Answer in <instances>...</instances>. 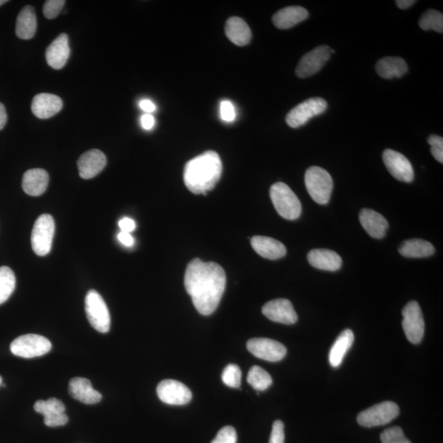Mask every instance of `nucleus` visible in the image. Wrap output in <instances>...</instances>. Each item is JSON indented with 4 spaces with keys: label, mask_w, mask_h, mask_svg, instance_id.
I'll return each mask as SVG.
<instances>
[{
    "label": "nucleus",
    "mask_w": 443,
    "mask_h": 443,
    "mask_svg": "<svg viewBox=\"0 0 443 443\" xmlns=\"http://www.w3.org/2000/svg\"><path fill=\"white\" fill-rule=\"evenodd\" d=\"M284 424L281 420H276L271 432L269 443H284Z\"/></svg>",
    "instance_id": "ea45409f"
},
{
    "label": "nucleus",
    "mask_w": 443,
    "mask_h": 443,
    "mask_svg": "<svg viewBox=\"0 0 443 443\" xmlns=\"http://www.w3.org/2000/svg\"><path fill=\"white\" fill-rule=\"evenodd\" d=\"M55 231V223L51 215L45 213L36 220L31 232V247L39 257H45L50 252Z\"/></svg>",
    "instance_id": "423d86ee"
},
{
    "label": "nucleus",
    "mask_w": 443,
    "mask_h": 443,
    "mask_svg": "<svg viewBox=\"0 0 443 443\" xmlns=\"http://www.w3.org/2000/svg\"><path fill=\"white\" fill-rule=\"evenodd\" d=\"M227 38L233 44L245 46L252 40V31L245 21L238 17H232L227 21L225 26Z\"/></svg>",
    "instance_id": "a878e982"
},
{
    "label": "nucleus",
    "mask_w": 443,
    "mask_h": 443,
    "mask_svg": "<svg viewBox=\"0 0 443 443\" xmlns=\"http://www.w3.org/2000/svg\"><path fill=\"white\" fill-rule=\"evenodd\" d=\"M419 25L424 30H432L437 33H443V15L434 9L425 12L420 19Z\"/></svg>",
    "instance_id": "473e14b6"
},
{
    "label": "nucleus",
    "mask_w": 443,
    "mask_h": 443,
    "mask_svg": "<svg viewBox=\"0 0 443 443\" xmlns=\"http://www.w3.org/2000/svg\"><path fill=\"white\" fill-rule=\"evenodd\" d=\"M247 382L252 386L254 389L264 391L273 383V379L270 374L262 367L253 366L249 369Z\"/></svg>",
    "instance_id": "2f4dec72"
},
{
    "label": "nucleus",
    "mask_w": 443,
    "mask_h": 443,
    "mask_svg": "<svg viewBox=\"0 0 443 443\" xmlns=\"http://www.w3.org/2000/svg\"><path fill=\"white\" fill-rule=\"evenodd\" d=\"M106 164V156L96 149L87 151L77 160L78 170L83 179H93L103 171Z\"/></svg>",
    "instance_id": "f3484780"
},
{
    "label": "nucleus",
    "mask_w": 443,
    "mask_h": 443,
    "mask_svg": "<svg viewBox=\"0 0 443 443\" xmlns=\"http://www.w3.org/2000/svg\"><path fill=\"white\" fill-rule=\"evenodd\" d=\"M400 414L399 406L393 401H384L362 411L357 416L359 425L373 428L383 426L392 422Z\"/></svg>",
    "instance_id": "0eeeda50"
},
{
    "label": "nucleus",
    "mask_w": 443,
    "mask_h": 443,
    "mask_svg": "<svg viewBox=\"0 0 443 443\" xmlns=\"http://www.w3.org/2000/svg\"><path fill=\"white\" fill-rule=\"evenodd\" d=\"M307 258L313 267L331 272L340 269L342 264L340 255L327 249H312Z\"/></svg>",
    "instance_id": "412c9836"
},
{
    "label": "nucleus",
    "mask_w": 443,
    "mask_h": 443,
    "mask_svg": "<svg viewBox=\"0 0 443 443\" xmlns=\"http://www.w3.org/2000/svg\"><path fill=\"white\" fill-rule=\"evenodd\" d=\"M359 222L369 235L375 239L383 238L389 227L382 215L369 208H363L359 213Z\"/></svg>",
    "instance_id": "aec40b11"
},
{
    "label": "nucleus",
    "mask_w": 443,
    "mask_h": 443,
    "mask_svg": "<svg viewBox=\"0 0 443 443\" xmlns=\"http://www.w3.org/2000/svg\"><path fill=\"white\" fill-rule=\"evenodd\" d=\"M51 348L50 341L38 335L20 336L10 346V350L15 356L27 359L44 356Z\"/></svg>",
    "instance_id": "1a4fd4ad"
},
{
    "label": "nucleus",
    "mask_w": 443,
    "mask_h": 443,
    "mask_svg": "<svg viewBox=\"0 0 443 443\" xmlns=\"http://www.w3.org/2000/svg\"><path fill=\"white\" fill-rule=\"evenodd\" d=\"M62 108L61 98L53 94H39L34 97L31 103V111L35 117L40 119H47L56 116Z\"/></svg>",
    "instance_id": "6ab92c4d"
},
{
    "label": "nucleus",
    "mask_w": 443,
    "mask_h": 443,
    "mask_svg": "<svg viewBox=\"0 0 443 443\" xmlns=\"http://www.w3.org/2000/svg\"><path fill=\"white\" fill-rule=\"evenodd\" d=\"M399 252L406 258H425L434 254L435 248L425 240L410 239L401 244Z\"/></svg>",
    "instance_id": "c756f323"
},
{
    "label": "nucleus",
    "mask_w": 443,
    "mask_h": 443,
    "mask_svg": "<svg viewBox=\"0 0 443 443\" xmlns=\"http://www.w3.org/2000/svg\"><path fill=\"white\" fill-rule=\"evenodd\" d=\"M140 124L145 130H151L155 127V119L150 113H145L140 118Z\"/></svg>",
    "instance_id": "79ce46f5"
},
{
    "label": "nucleus",
    "mask_w": 443,
    "mask_h": 443,
    "mask_svg": "<svg viewBox=\"0 0 443 443\" xmlns=\"http://www.w3.org/2000/svg\"><path fill=\"white\" fill-rule=\"evenodd\" d=\"M85 309L89 322L96 330L106 333L111 330V315L102 296L95 290L88 291Z\"/></svg>",
    "instance_id": "39448f33"
},
{
    "label": "nucleus",
    "mask_w": 443,
    "mask_h": 443,
    "mask_svg": "<svg viewBox=\"0 0 443 443\" xmlns=\"http://www.w3.org/2000/svg\"><path fill=\"white\" fill-rule=\"evenodd\" d=\"M327 108V103L323 98L309 99L298 104L288 113L286 122L291 128L304 126L312 118L321 116Z\"/></svg>",
    "instance_id": "6e6552de"
},
{
    "label": "nucleus",
    "mask_w": 443,
    "mask_h": 443,
    "mask_svg": "<svg viewBox=\"0 0 443 443\" xmlns=\"http://www.w3.org/2000/svg\"><path fill=\"white\" fill-rule=\"evenodd\" d=\"M309 13L304 8L291 6L279 10L273 17L276 28L281 30L293 28L294 26L308 18Z\"/></svg>",
    "instance_id": "393cba45"
},
{
    "label": "nucleus",
    "mask_w": 443,
    "mask_h": 443,
    "mask_svg": "<svg viewBox=\"0 0 443 443\" xmlns=\"http://www.w3.org/2000/svg\"><path fill=\"white\" fill-rule=\"evenodd\" d=\"M157 395L164 403L172 405H184L189 403L192 398L191 390L181 382L166 379L157 387Z\"/></svg>",
    "instance_id": "ddd939ff"
},
{
    "label": "nucleus",
    "mask_w": 443,
    "mask_h": 443,
    "mask_svg": "<svg viewBox=\"0 0 443 443\" xmlns=\"http://www.w3.org/2000/svg\"><path fill=\"white\" fill-rule=\"evenodd\" d=\"M118 225L121 228V232H132L135 228V222L130 218H123V220L119 221Z\"/></svg>",
    "instance_id": "a19ab883"
},
{
    "label": "nucleus",
    "mask_w": 443,
    "mask_h": 443,
    "mask_svg": "<svg viewBox=\"0 0 443 443\" xmlns=\"http://www.w3.org/2000/svg\"><path fill=\"white\" fill-rule=\"evenodd\" d=\"M431 145V153L437 161L443 164V138L437 135H431L428 139Z\"/></svg>",
    "instance_id": "4c0bfd02"
},
{
    "label": "nucleus",
    "mask_w": 443,
    "mask_h": 443,
    "mask_svg": "<svg viewBox=\"0 0 443 443\" xmlns=\"http://www.w3.org/2000/svg\"><path fill=\"white\" fill-rule=\"evenodd\" d=\"M2 384H3V378L1 376H0V387H1Z\"/></svg>",
    "instance_id": "09e8293b"
},
{
    "label": "nucleus",
    "mask_w": 443,
    "mask_h": 443,
    "mask_svg": "<svg viewBox=\"0 0 443 443\" xmlns=\"http://www.w3.org/2000/svg\"><path fill=\"white\" fill-rule=\"evenodd\" d=\"M70 56L69 36L62 33L52 43L46 50L47 64L54 69H61L65 66Z\"/></svg>",
    "instance_id": "a211bd4d"
},
{
    "label": "nucleus",
    "mask_w": 443,
    "mask_h": 443,
    "mask_svg": "<svg viewBox=\"0 0 443 443\" xmlns=\"http://www.w3.org/2000/svg\"><path fill=\"white\" fill-rule=\"evenodd\" d=\"M403 327L406 338L413 344L423 340L425 324L420 306L415 301H410L403 310Z\"/></svg>",
    "instance_id": "9d476101"
},
{
    "label": "nucleus",
    "mask_w": 443,
    "mask_h": 443,
    "mask_svg": "<svg viewBox=\"0 0 443 443\" xmlns=\"http://www.w3.org/2000/svg\"><path fill=\"white\" fill-rule=\"evenodd\" d=\"M118 238L124 246L128 247H131L134 244V239L132 237L131 234L128 232H121L118 234Z\"/></svg>",
    "instance_id": "37998d69"
},
{
    "label": "nucleus",
    "mask_w": 443,
    "mask_h": 443,
    "mask_svg": "<svg viewBox=\"0 0 443 443\" xmlns=\"http://www.w3.org/2000/svg\"><path fill=\"white\" fill-rule=\"evenodd\" d=\"M383 159L386 168L396 179L408 184L414 180L413 166L403 154L388 149L384 150Z\"/></svg>",
    "instance_id": "4468645a"
},
{
    "label": "nucleus",
    "mask_w": 443,
    "mask_h": 443,
    "mask_svg": "<svg viewBox=\"0 0 443 443\" xmlns=\"http://www.w3.org/2000/svg\"><path fill=\"white\" fill-rule=\"evenodd\" d=\"M50 177L44 169H30L23 175V189L28 195L39 196L43 195L49 185Z\"/></svg>",
    "instance_id": "b1692460"
},
{
    "label": "nucleus",
    "mask_w": 443,
    "mask_h": 443,
    "mask_svg": "<svg viewBox=\"0 0 443 443\" xmlns=\"http://www.w3.org/2000/svg\"><path fill=\"white\" fill-rule=\"evenodd\" d=\"M354 340V333L350 330L343 331L338 336L330 349V357H328V361H330L332 367L337 368L341 366L344 357L352 346Z\"/></svg>",
    "instance_id": "c85d7f7f"
},
{
    "label": "nucleus",
    "mask_w": 443,
    "mask_h": 443,
    "mask_svg": "<svg viewBox=\"0 0 443 443\" xmlns=\"http://www.w3.org/2000/svg\"><path fill=\"white\" fill-rule=\"evenodd\" d=\"M140 108L147 113H151L156 111L155 104L150 100H143L139 103Z\"/></svg>",
    "instance_id": "c03bdc74"
},
{
    "label": "nucleus",
    "mask_w": 443,
    "mask_h": 443,
    "mask_svg": "<svg viewBox=\"0 0 443 443\" xmlns=\"http://www.w3.org/2000/svg\"><path fill=\"white\" fill-rule=\"evenodd\" d=\"M335 53L330 46L321 45L311 50L301 59L296 67V74L300 78H306L319 72L322 67Z\"/></svg>",
    "instance_id": "9b49d317"
},
{
    "label": "nucleus",
    "mask_w": 443,
    "mask_h": 443,
    "mask_svg": "<svg viewBox=\"0 0 443 443\" xmlns=\"http://www.w3.org/2000/svg\"><path fill=\"white\" fill-rule=\"evenodd\" d=\"M222 173L220 155L215 151L208 150L186 163L184 175L185 185L194 194L206 195L220 181Z\"/></svg>",
    "instance_id": "f03ea898"
},
{
    "label": "nucleus",
    "mask_w": 443,
    "mask_h": 443,
    "mask_svg": "<svg viewBox=\"0 0 443 443\" xmlns=\"http://www.w3.org/2000/svg\"><path fill=\"white\" fill-rule=\"evenodd\" d=\"M65 4V0H48L45 3L43 7L45 17L48 19L58 17Z\"/></svg>",
    "instance_id": "c9c22d12"
},
{
    "label": "nucleus",
    "mask_w": 443,
    "mask_h": 443,
    "mask_svg": "<svg viewBox=\"0 0 443 443\" xmlns=\"http://www.w3.org/2000/svg\"><path fill=\"white\" fill-rule=\"evenodd\" d=\"M220 114L224 122L231 123L236 119V109L231 101H223L221 102Z\"/></svg>",
    "instance_id": "58836bf2"
},
{
    "label": "nucleus",
    "mask_w": 443,
    "mask_h": 443,
    "mask_svg": "<svg viewBox=\"0 0 443 443\" xmlns=\"http://www.w3.org/2000/svg\"><path fill=\"white\" fill-rule=\"evenodd\" d=\"M263 314L269 320L284 325H294L298 320L291 302L286 299L269 301L262 308Z\"/></svg>",
    "instance_id": "dca6fc26"
},
{
    "label": "nucleus",
    "mask_w": 443,
    "mask_h": 443,
    "mask_svg": "<svg viewBox=\"0 0 443 443\" xmlns=\"http://www.w3.org/2000/svg\"><path fill=\"white\" fill-rule=\"evenodd\" d=\"M247 347L255 357L270 362L281 361L288 352L283 344L269 338H252L247 342Z\"/></svg>",
    "instance_id": "f8f14e48"
},
{
    "label": "nucleus",
    "mask_w": 443,
    "mask_h": 443,
    "mask_svg": "<svg viewBox=\"0 0 443 443\" xmlns=\"http://www.w3.org/2000/svg\"><path fill=\"white\" fill-rule=\"evenodd\" d=\"M7 113L6 109L2 103H0V131L5 127L7 123Z\"/></svg>",
    "instance_id": "a18cd8bd"
},
{
    "label": "nucleus",
    "mask_w": 443,
    "mask_h": 443,
    "mask_svg": "<svg viewBox=\"0 0 443 443\" xmlns=\"http://www.w3.org/2000/svg\"><path fill=\"white\" fill-rule=\"evenodd\" d=\"M69 393L74 399L88 405L96 404L102 400V395L93 389L90 380L84 378L71 379Z\"/></svg>",
    "instance_id": "5701e85b"
},
{
    "label": "nucleus",
    "mask_w": 443,
    "mask_h": 443,
    "mask_svg": "<svg viewBox=\"0 0 443 443\" xmlns=\"http://www.w3.org/2000/svg\"><path fill=\"white\" fill-rule=\"evenodd\" d=\"M305 184L313 201L320 205H326L330 202L333 181L325 169L317 166L310 167L305 172Z\"/></svg>",
    "instance_id": "20e7f679"
},
{
    "label": "nucleus",
    "mask_w": 443,
    "mask_h": 443,
    "mask_svg": "<svg viewBox=\"0 0 443 443\" xmlns=\"http://www.w3.org/2000/svg\"><path fill=\"white\" fill-rule=\"evenodd\" d=\"M382 443H413L406 439L404 432L398 426L384 430L380 435Z\"/></svg>",
    "instance_id": "f704fd0d"
},
{
    "label": "nucleus",
    "mask_w": 443,
    "mask_h": 443,
    "mask_svg": "<svg viewBox=\"0 0 443 443\" xmlns=\"http://www.w3.org/2000/svg\"><path fill=\"white\" fill-rule=\"evenodd\" d=\"M376 71L384 79H393L404 76L408 72V66L399 57H385L377 62Z\"/></svg>",
    "instance_id": "cd10ccee"
},
{
    "label": "nucleus",
    "mask_w": 443,
    "mask_h": 443,
    "mask_svg": "<svg viewBox=\"0 0 443 443\" xmlns=\"http://www.w3.org/2000/svg\"><path fill=\"white\" fill-rule=\"evenodd\" d=\"M34 409L36 413L44 415L45 425L47 426L59 427L69 422V417L65 414V405L59 399L38 400L34 405Z\"/></svg>",
    "instance_id": "2eb2a0df"
},
{
    "label": "nucleus",
    "mask_w": 443,
    "mask_h": 443,
    "mask_svg": "<svg viewBox=\"0 0 443 443\" xmlns=\"http://www.w3.org/2000/svg\"><path fill=\"white\" fill-rule=\"evenodd\" d=\"M38 28V20L33 6H26L21 10L17 23H16V35L22 40L33 38Z\"/></svg>",
    "instance_id": "bb28decb"
},
{
    "label": "nucleus",
    "mask_w": 443,
    "mask_h": 443,
    "mask_svg": "<svg viewBox=\"0 0 443 443\" xmlns=\"http://www.w3.org/2000/svg\"><path fill=\"white\" fill-rule=\"evenodd\" d=\"M270 197L276 211L288 220H296L301 215V204L295 193L284 182H277L270 189Z\"/></svg>",
    "instance_id": "7ed1b4c3"
},
{
    "label": "nucleus",
    "mask_w": 443,
    "mask_h": 443,
    "mask_svg": "<svg viewBox=\"0 0 443 443\" xmlns=\"http://www.w3.org/2000/svg\"><path fill=\"white\" fill-rule=\"evenodd\" d=\"M252 246L255 252L265 259H279L285 257L286 249L278 240L254 236L252 238Z\"/></svg>",
    "instance_id": "4be33fe9"
},
{
    "label": "nucleus",
    "mask_w": 443,
    "mask_h": 443,
    "mask_svg": "<svg viewBox=\"0 0 443 443\" xmlns=\"http://www.w3.org/2000/svg\"><path fill=\"white\" fill-rule=\"evenodd\" d=\"M222 380L228 387L239 388L242 383V371L237 364H230L224 369Z\"/></svg>",
    "instance_id": "72a5a7b5"
},
{
    "label": "nucleus",
    "mask_w": 443,
    "mask_h": 443,
    "mask_svg": "<svg viewBox=\"0 0 443 443\" xmlns=\"http://www.w3.org/2000/svg\"><path fill=\"white\" fill-rule=\"evenodd\" d=\"M7 2H8V0H0V6H2L3 4Z\"/></svg>",
    "instance_id": "de8ad7c7"
},
{
    "label": "nucleus",
    "mask_w": 443,
    "mask_h": 443,
    "mask_svg": "<svg viewBox=\"0 0 443 443\" xmlns=\"http://www.w3.org/2000/svg\"><path fill=\"white\" fill-rule=\"evenodd\" d=\"M184 284L198 312L210 315L218 308L225 290V271L216 263L194 259L187 265Z\"/></svg>",
    "instance_id": "f257e3e1"
},
{
    "label": "nucleus",
    "mask_w": 443,
    "mask_h": 443,
    "mask_svg": "<svg viewBox=\"0 0 443 443\" xmlns=\"http://www.w3.org/2000/svg\"><path fill=\"white\" fill-rule=\"evenodd\" d=\"M237 436L235 429L232 426H225L218 432L211 443H237Z\"/></svg>",
    "instance_id": "e433bc0d"
},
{
    "label": "nucleus",
    "mask_w": 443,
    "mask_h": 443,
    "mask_svg": "<svg viewBox=\"0 0 443 443\" xmlns=\"http://www.w3.org/2000/svg\"><path fill=\"white\" fill-rule=\"evenodd\" d=\"M15 286L16 277L13 271L7 266L0 267V305L11 296Z\"/></svg>",
    "instance_id": "7c9ffc66"
},
{
    "label": "nucleus",
    "mask_w": 443,
    "mask_h": 443,
    "mask_svg": "<svg viewBox=\"0 0 443 443\" xmlns=\"http://www.w3.org/2000/svg\"><path fill=\"white\" fill-rule=\"evenodd\" d=\"M415 0H398L396 1V4L400 9H408L415 4Z\"/></svg>",
    "instance_id": "49530a36"
}]
</instances>
